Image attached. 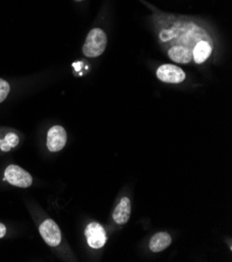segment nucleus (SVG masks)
Returning a JSON list of instances; mask_svg holds the SVG:
<instances>
[{"instance_id": "obj_11", "label": "nucleus", "mask_w": 232, "mask_h": 262, "mask_svg": "<svg viewBox=\"0 0 232 262\" xmlns=\"http://www.w3.org/2000/svg\"><path fill=\"white\" fill-rule=\"evenodd\" d=\"M19 144V137L14 133L7 134L5 139H0V150L10 151Z\"/></svg>"}, {"instance_id": "obj_9", "label": "nucleus", "mask_w": 232, "mask_h": 262, "mask_svg": "<svg viewBox=\"0 0 232 262\" xmlns=\"http://www.w3.org/2000/svg\"><path fill=\"white\" fill-rule=\"evenodd\" d=\"M212 52L213 47L209 41H199L193 48V59L197 64L204 63L212 56Z\"/></svg>"}, {"instance_id": "obj_12", "label": "nucleus", "mask_w": 232, "mask_h": 262, "mask_svg": "<svg viewBox=\"0 0 232 262\" xmlns=\"http://www.w3.org/2000/svg\"><path fill=\"white\" fill-rule=\"evenodd\" d=\"M10 84L7 81L3 80V78H0V102L5 101V99L8 97L10 93Z\"/></svg>"}, {"instance_id": "obj_2", "label": "nucleus", "mask_w": 232, "mask_h": 262, "mask_svg": "<svg viewBox=\"0 0 232 262\" xmlns=\"http://www.w3.org/2000/svg\"><path fill=\"white\" fill-rule=\"evenodd\" d=\"M5 180L11 185L21 188H28L33 184V177L31 173L18 165H9L6 168Z\"/></svg>"}, {"instance_id": "obj_10", "label": "nucleus", "mask_w": 232, "mask_h": 262, "mask_svg": "<svg viewBox=\"0 0 232 262\" xmlns=\"http://www.w3.org/2000/svg\"><path fill=\"white\" fill-rule=\"evenodd\" d=\"M172 243V238L170 235L166 232H160L153 235L150 239L149 248L153 253H160L166 250Z\"/></svg>"}, {"instance_id": "obj_13", "label": "nucleus", "mask_w": 232, "mask_h": 262, "mask_svg": "<svg viewBox=\"0 0 232 262\" xmlns=\"http://www.w3.org/2000/svg\"><path fill=\"white\" fill-rule=\"evenodd\" d=\"M6 233H7V228H6V226L4 225V224H2L0 223V238H3L5 235H6Z\"/></svg>"}, {"instance_id": "obj_6", "label": "nucleus", "mask_w": 232, "mask_h": 262, "mask_svg": "<svg viewBox=\"0 0 232 262\" xmlns=\"http://www.w3.org/2000/svg\"><path fill=\"white\" fill-rule=\"evenodd\" d=\"M67 143V132L61 125H55L48 130L47 147L50 151H60Z\"/></svg>"}, {"instance_id": "obj_5", "label": "nucleus", "mask_w": 232, "mask_h": 262, "mask_svg": "<svg viewBox=\"0 0 232 262\" xmlns=\"http://www.w3.org/2000/svg\"><path fill=\"white\" fill-rule=\"evenodd\" d=\"M40 234L50 247H58L62 242L60 227L53 220H46L40 226Z\"/></svg>"}, {"instance_id": "obj_3", "label": "nucleus", "mask_w": 232, "mask_h": 262, "mask_svg": "<svg viewBox=\"0 0 232 262\" xmlns=\"http://www.w3.org/2000/svg\"><path fill=\"white\" fill-rule=\"evenodd\" d=\"M157 76L160 81L168 84H180L186 80L185 71L180 67L171 64L160 66L157 71Z\"/></svg>"}, {"instance_id": "obj_4", "label": "nucleus", "mask_w": 232, "mask_h": 262, "mask_svg": "<svg viewBox=\"0 0 232 262\" xmlns=\"http://www.w3.org/2000/svg\"><path fill=\"white\" fill-rule=\"evenodd\" d=\"M85 234L89 246L93 249H101L107 244L108 236L106 230L98 223L89 224L86 228Z\"/></svg>"}, {"instance_id": "obj_8", "label": "nucleus", "mask_w": 232, "mask_h": 262, "mask_svg": "<svg viewBox=\"0 0 232 262\" xmlns=\"http://www.w3.org/2000/svg\"><path fill=\"white\" fill-rule=\"evenodd\" d=\"M132 213V203L128 198H123L115 208L113 219L118 225H124L130 221Z\"/></svg>"}, {"instance_id": "obj_14", "label": "nucleus", "mask_w": 232, "mask_h": 262, "mask_svg": "<svg viewBox=\"0 0 232 262\" xmlns=\"http://www.w3.org/2000/svg\"><path fill=\"white\" fill-rule=\"evenodd\" d=\"M75 2H83V0H75Z\"/></svg>"}, {"instance_id": "obj_1", "label": "nucleus", "mask_w": 232, "mask_h": 262, "mask_svg": "<svg viewBox=\"0 0 232 262\" xmlns=\"http://www.w3.org/2000/svg\"><path fill=\"white\" fill-rule=\"evenodd\" d=\"M108 45L107 34L101 29H93L84 44L83 51L88 58H97L105 52Z\"/></svg>"}, {"instance_id": "obj_7", "label": "nucleus", "mask_w": 232, "mask_h": 262, "mask_svg": "<svg viewBox=\"0 0 232 262\" xmlns=\"http://www.w3.org/2000/svg\"><path fill=\"white\" fill-rule=\"evenodd\" d=\"M169 58L180 64H187L193 60V49L183 45H173L168 50Z\"/></svg>"}]
</instances>
